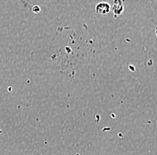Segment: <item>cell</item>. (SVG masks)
Instances as JSON below:
<instances>
[{
	"label": "cell",
	"mask_w": 157,
	"mask_h": 155,
	"mask_svg": "<svg viewBox=\"0 0 157 155\" xmlns=\"http://www.w3.org/2000/svg\"><path fill=\"white\" fill-rule=\"evenodd\" d=\"M111 11V6L107 2H100L96 6V13L99 14H106Z\"/></svg>",
	"instance_id": "6da1fadb"
},
{
	"label": "cell",
	"mask_w": 157,
	"mask_h": 155,
	"mask_svg": "<svg viewBox=\"0 0 157 155\" xmlns=\"http://www.w3.org/2000/svg\"><path fill=\"white\" fill-rule=\"evenodd\" d=\"M124 9V6H123V1L122 0H114L113 1V13L114 14L115 17L119 16Z\"/></svg>",
	"instance_id": "7a4b0ae2"
},
{
	"label": "cell",
	"mask_w": 157,
	"mask_h": 155,
	"mask_svg": "<svg viewBox=\"0 0 157 155\" xmlns=\"http://www.w3.org/2000/svg\"><path fill=\"white\" fill-rule=\"evenodd\" d=\"M33 12H34V13H39V12H40L39 6H34V7H33Z\"/></svg>",
	"instance_id": "3957f363"
},
{
	"label": "cell",
	"mask_w": 157,
	"mask_h": 155,
	"mask_svg": "<svg viewBox=\"0 0 157 155\" xmlns=\"http://www.w3.org/2000/svg\"><path fill=\"white\" fill-rule=\"evenodd\" d=\"M0 134H1V131H0Z\"/></svg>",
	"instance_id": "277c9868"
}]
</instances>
